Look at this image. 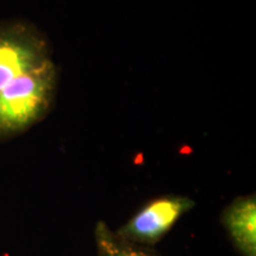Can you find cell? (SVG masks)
<instances>
[{"mask_svg":"<svg viewBox=\"0 0 256 256\" xmlns=\"http://www.w3.org/2000/svg\"><path fill=\"white\" fill-rule=\"evenodd\" d=\"M57 92L49 40L34 24L0 20V142L46 119Z\"/></svg>","mask_w":256,"mask_h":256,"instance_id":"6da1fadb","label":"cell"},{"mask_svg":"<svg viewBox=\"0 0 256 256\" xmlns=\"http://www.w3.org/2000/svg\"><path fill=\"white\" fill-rule=\"evenodd\" d=\"M196 206L184 194H162L147 200L115 232L121 238L144 247L156 248L183 216Z\"/></svg>","mask_w":256,"mask_h":256,"instance_id":"7a4b0ae2","label":"cell"},{"mask_svg":"<svg viewBox=\"0 0 256 256\" xmlns=\"http://www.w3.org/2000/svg\"><path fill=\"white\" fill-rule=\"evenodd\" d=\"M220 224L240 256H256L255 194L238 196L220 212Z\"/></svg>","mask_w":256,"mask_h":256,"instance_id":"3957f363","label":"cell"},{"mask_svg":"<svg viewBox=\"0 0 256 256\" xmlns=\"http://www.w3.org/2000/svg\"><path fill=\"white\" fill-rule=\"evenodd\" d=\"M92 238L95 256H162L156 248L144 247L121 238L104 220L95 223Z\"/></svg>","mask_w":256,"mask_h":256,"instance_id":"277c9868","label":"cell"}]
</instances>
